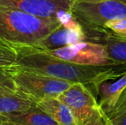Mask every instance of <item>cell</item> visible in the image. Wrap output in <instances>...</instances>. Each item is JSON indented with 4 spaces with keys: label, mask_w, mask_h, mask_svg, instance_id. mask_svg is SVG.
Listing matches in <instances>:
<instances>
[{
    "label": "cell",
    "mask_w": 126,
    "mask_h": 125,
    "mask_svg": "<svg viewBox=\"0 0 126 125\" xmlns=\"http://www.w3.org/2000/svg\"><path fill=\"white\" fill-rule=\"evenodd\" d=\"M17 52L16 66L70 83H81L96 91L103 83L119 78L126 66H87L63 60L33 45H14Z\"/></svg>",
    "instance_id": "6da1fadb"
},
{
    "label": "cell",
    "mask_w": 126,
    "mask_h": 125,
    "mask_svg": "<svg viewBox=\"0 0 126 125\" xmlns=\"http://www.w3.org/2000/svg\"><path fill=\"white\" fill-rule=\"evenodd\" d=\"M76 2H100L104 1V0H75Z\"/></svg>",
    "instance_id": "d6986e66"
},
{
    "label": "cell",
    "mask_w": 126,
    "mask_h": 125,
    "mask_svg": "<svg viewBox=\"0 0 126 125\" xmlns=\"http://www.w3.org/2000/svg\"><path fill=\"white\" fill-rule=\"evenodd\" d=\"M106 113L112 125H126V87Z\"/></svg>",
    "instance_id": "5bb4252c"
},
{
    "label": "cell",
    "mask_w": 126,
    "mask_h": 125,
    "mask_svg": "<svg viewBox=\"0 0 126 125\" xmlns=\"http://www.w3.org/2000/svg\"><path fill=\"white\" fill-rule=\"evenodd\" d=\"M44 52L76 64L98 67L119 66L109 58L106 47L102 44L87 40L63 48Z\"/></svg>",
    "instance_id": "8992f818"
},
{
    "label": "cell",
    "mask_w": 126,
    "mask_h": 125,
    "mask_svg": "<svg viewBox=\"0 0 126 125\" xmlns=\"http://www.w3.org/2000/svg\"><path fill=\"white\" fill-rule=\"evenodd\" d=\"M86 38L83 28H74L61 25L33 46L42 51H51L85 41Z\"/></svg>",
    "instance_id": "9c48e42d"
},
{
    "label": "cell",
    "mask_w": 126,
    "mask_h": 125,
    "mask_svg": "<svg viewBox=\"0 0 126 125\" xmlns=\"http://www.w3.org/2000/svg\"><path fill=\"white\" fill-rule=\"evenodd\" d=\"M37 105V102L28 94L19 90L0 93V115L8 116L23 111Z\"/></svg>",
    "instance_id": "30bf717a"
},
{
    "label": "cell",
    "mask_w": 126,
    "mask_h": 125,
    "mask_svg": "<svg viewBox=\"0 0 126 125\" xmlns=\"http://www.w3.org/2000/svg\"><path fill=\"white\" fill-rule=\"evenodd\" d=\"M59 18H41L0 6V39L12 45H35L61 26Z\"/></svg>",
    "instance_id": "7a4b0ae2"
},
{
    "label": "cell",
    "mask_w": 126,
    "mask_h": 125,
    "mask_svg": "<svg viewBox=\"0 0 126 125\" xmlns=\"http://www.w3.org/2000/svg\"><path fill=\"white\" fill-rule=\"evenodd\" d=\"M7 117L15 125H59L37 105L28 110L10 114Z\"/></svg>",
    "instance_id": "7c38bea8"
},
{
    "label": "cell",
    "mask_w": 126,
    "mask_h": 125,
    "mask_svg": "<svg viewBox=\"0 0 126 125\" xmlns=\"http://www.w3.org/2000/svg\"><path fill=\"white\" fill-rule=\"evenodd\" d=\"M13 79L17 90L28 94L37 103L47 98H58L72 85L66 81L20 69L16 66L13 68Z\"/></svg>",
    "instance_id": "5b68a950"
},
{
    "label": "cell",
    "mask_w": 126,
    "mask_h": 125,
    "mask_svg": "<svg viewBox=\"0 0 126 125\" xmlns=\"http://www.w3.org/2000/svg\"><path fill=\"white\" fill-rule=\"evenodd\" d=\"M58 98L70 108L77 125H112L94 91L84 84H72Z\"/></svg>",
    "instance_id": "3957f363"
},
{
    "label": "cell",
    "mask_w": 126,
    "mask_h": 125,
    "mask_svg": "<svg viewBox=\"0 0 126 125\" xmlns=\"http://www.w3.org/2000/svg\"><path fill=\"white\" fill-rule=\"evenodd\" d=\"M71 13L83 29L104 28L106 22L126 18V0H104L100 2H76Z\"/></svg>",
    "instance_id": "277c9868"
},
{
    "label": "cell",
    "mask_w": 126,
    "mask_h": 125,
    "mask_svg": "<svg viewBox=\"0 0 126 125\" xmlns=\"http://www.w3.org/2000/svg\"><path fill=\"white\" fill-rule=\"evenodd\" d=\"M87 41L102 44L109 58L116 65L126 66V38L106 28L97 30L84 29Z\"/></svg>",
    "instance_id": "ba28073f"
},
{
    "label": "cell",
    "mask_w": 126,
    "mask_h": 125,
    "mask_svg": "<svg viewBox=\"0 0 126 125\" xmlns=\"http://www.w3.org/2000/svg\"><path fill=\"white\" fill-rule=\"evenodd\" d=\"M17 62V52L12 44L0 39V67H15Z\"/></svg>",
    "instance_id": "9a60e30c"
},
{
    "label": "cell",
    "mask_w": 126,
    "mask_h": 125,
    "mask_svg": "<svg viewBox=\"0 0 126 125\" xmlns=\"http://www.w3.org/2000/svg\"><path fill=\"white\" fill-rule=\"evenodd\" d=\"M126 87V71L116 82L103 83L100 87L98 94L100 95V105L106 111L114 105L119 95Z\"/></svg>",
    "instance_id": "4fadbf2b"
},
{
    "label": "cell",
    "mask_w": 126,
    "mask_h": 125,
    "mask_svg": "<svg viewBox=\"0 0 126 125\" xmlns=\"http://www.w3.org/2000/svg\"><path fill=\"white\" fill-rule=\"evenodd\" d=\"M14 67H0V93L16 90L13 79Z\"/></svg>",
    "instance_id": "2e32d148"
},
{
    "label": "cell",
    "mask_w": 126,
    "mask_h": 125,
    "mask_svg": "<svg viewBox=\"0 0 126 125\" xmlns=\"http://www.w3.org/2000/svg\"><path fill=\"white\" fill-rule=\"evenodd\" d=\"M37 105L50 115L59 125H77L72 111L58 98L41 100L37 103Z\"/></svg>",
    "instance_id": "8fae6325"
},
{
    "label": "cell",
    "mask_w": 126,
    "mask_h": 125,
    "mask_svg": "<svg viewBox=\"0 0 126 125\" xmlns=\"http://www.w3.org/2000/svg\"><path fill=\"white\" fill-rule=\"evenodd\" d=\"M75 0H0L8 7L41 18H58L62 12L70 11Z\"/></svg>",
    "instance_id": "52a82bcc"
},
{
    "label": "cell",
    "mask_w": 126,
    "mask_h": 125,
    "mask_svg": "<svg viewBox=\"0 0 126 125\" xmlns=\"http://www.w3.org/2000/svg\"><path fill=\"white\" fill-rule=\"evenodd\" d=\"M0 125H15L10 121L7 116L0 115Z\"/></svg>",
    "instance_id": "ac0fdd59"
},
{
    "label": "cell",
    "mask_w": 126,
    "mask_h": 125,
    "mask_svg": "<svg viewBox=\"0 0 126 125\" xmlns=\"http://www.w3.org/2000/svg\"><path fill=\"white\" fill-rule=\"evenodd\" d=\"M104 28L113 32L119 36L126 38V18L110 21L105 24Z\"/></svg>",
    "instance_id": "e0dca14e"
}]
</instances>
